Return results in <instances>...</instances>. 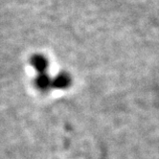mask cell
Instances as JSON below:
<instances>
[{
    "mask_svg": "<svg viewBox=\"0 0 159 159\" xmlns=\"http://www.w3.org/2000/svg\"><path fill=\"white\" fill-rule=\"evenodd\" d=\"M30 63L38 71L39 74L46 73L49 67V61L47 58L40 54H36L32 56L30 59Z\"/></svg>",
    "mask_w": 159,
    "mask_h": 159,
    "instance_id": "6da1fadb",
    "label": "cell"
},
{
    "mask_svg": "<svg viewBox=\"0 0 159 159\" xmlns=\"http://www.w3.org/2000/svg\"><path fill=\"white\" fill-rule=\"evenodd\" d=\"M72 84V79L67 73H61L52 80V88L56 89H66Z\"/></svg>",
    "mask_w": 159,
    "mask_h": 159,
    "instance_id": "7a4b0ae2",
    "label": "cell"
},
{
    "mask_svg": "<svg viewBox=\"0 0 159 159\" xmlns=\"http://www.w3.org/2000/svg\"><path fill=\"white\" fill-rule=\"evenodd\" d=\"M35 85L41 91H46L49 88H52V80L47 73L39 74L35 79Z\"/></svg>",
    "mask_w": 159,
    "mask_h": 159,
    "instance_id": "3957f363",
    "label": "cell"
}]
</instances>
